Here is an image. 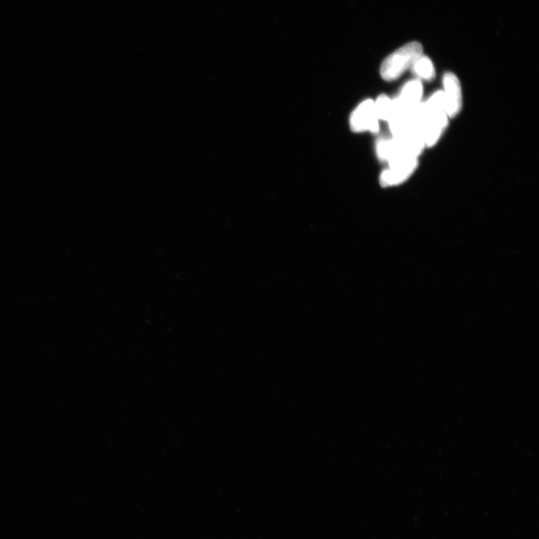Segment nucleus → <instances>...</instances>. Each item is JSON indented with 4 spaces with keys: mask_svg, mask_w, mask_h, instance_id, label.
Segmentation results:
<instances>
[{
    "mask_svg": "<svg viewBox=\"0 0 539 539\" xmlns=\"http://www.w3.org/2000/svg\"><path fill=\"white\" fill-rule=\"evenodd\" d=\"M376 152L378 159L384 162L391 161L394 154L393 138H380L376 144Z\"/></svg>",
    "mask_w": 539,
    "mask_h": 539,
    "instance_id": "8",
    "label": "nucleus"
},
{
    "mask_svg": "<svg viewBox=\"0 0 539 539\" xmlns=\"http://www.w3.org/2000/svg\"><path fill=\"white\" fill-rule=\"evenodd\" d=\"M376 111L379 120L389 122L397 115L394 99L385 95H380L375 102Z\"/></svg>",
    "mask_w": 539,
    "mask_h": 539,
    "instance_id": "7",
    "label": "nucleus"
},
{
    "mask_svg": "<svg viewBox=\"0 0 539 539\" xmlns=\"http://www.w3.org/2000/svg\"><path fill=\"white\" fill-rule=\"evenodd\" d=\"M411 71L419 80L431 81L435 78V69L433 61L426 56L422 55L414 62Z\"/></svg>",
    "mask_w": 539,
    "mask_h": 539,
    "instance_id": "6",
    "label": "nucleus"
},
{
    "mask_svg": "<svg viewBox=\"0 0 539 539\" xmlns=\"http://www.w3.org/2000/svg\"><path fill=\"white\" fill-rule=\"evenodd\" d=\"M379 121L376 111L375 102L367 99L354 111L349 123L351 129L354 132L378 133L380 128Z\"/></svg>",
    "mask_w": 539,
    "mask_h": 539,
    "instance_id": "3",
    "label": "nucleus"
},
{
    "mask_svg": "<svg viewBox=\"0 0 539 539\" xmlns=\"http://www.w3.org/2000/svg\"><path fill=\"white\" fill-rule=\"evenodd\" d=\"M422 55H424V47L417 41L406 44L386 58L381 65V77L389 82L399 79Z\"/></svg>",
    "mask_w": 539,
    "mask_h": 539,
    "instance_id": "1",
    "label": "nucleus"
},
{
    "mask_svg": "<svg viewBox=\"0 0 539 539\" xmlns=\"http://www.w3.org/2000/svg\"><path fill=\"white\" fill-rule=\"evenodd\" d=\"M443 91L445 98L446 113L449 118H454L462 108V91L461 82L452 72H447L444 76Z\"/></svg>",
    "mask_w": 539,
    "mask_h": 539,
    "instance_id": "5",
    "label": "nucleus"
},
{
    "mask_svg": "<svg viewBox=\"0 0 539 539\" xmlns=\"http://www.w3.org/2000/svg\"><path fill=\"white\" fill-rule=\"evenodd\" d=\"M389 168L380 174L381 186L392 187L407 181L418 167L417 159H400L388 163Z\"/></svg>",
    "mask_w": 539,
    "mask_h": 539,
    "instance_id": "2",
    "label": "nucleus"
},
{
    "mask_svg": "<svg viewBox=\"0 0 539 539\" xmlns=\"http://www.w3.org/2000/svg\"><path fill=\"white\" fill-rule=\"evenodd\" d=\"M422 94L424 87L420 80L414 79L408 82L402 87L400 95L394 99L397 115L409 113L415 110L421 104Z\"/></svg>",
    "mask_w": 539,
    "mask_h": 539,
    "instance_id": "4",
    "label": "nucleus"
}]
</instances>
